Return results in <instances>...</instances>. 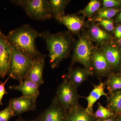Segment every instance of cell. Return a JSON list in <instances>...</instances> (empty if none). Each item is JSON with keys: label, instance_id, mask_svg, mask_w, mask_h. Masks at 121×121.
I'll return each mask as SVG.
<instances>
[{"label": "cell", "instance_id": "cell-14", "mask_svg": "<svg viewBox=\"0 0 121 121\" xmlns=\"http://www.w3.org/2000/svg\"><path fill=\"white\" fill-rule=\"evenodd\" d=\"M39 86L31 80L25 79L18 85L10 86L9 88L13 90L20 91L22 96L32 97L37 99L40 95Z\"/></svg>", "mask_w": 121, "mask_h": 121}, {"label": "cell", "instance_id": "cell-23", "mask_svg": "<svg viewBox=\"0 0 121 121\" xmlns=\"http://www.w3.org/2000/svg\"><path fill=\"white\" fill-rule=\"evenodd\" d=\"M106 86L110 93L121 90V76L116 74L110 76L106 82Z\"/></svg>", "mask_w": 121, "mask_h": 121}, {"label": "cell", "instance_id": "cell-34", "mask_svg": "<svg viewBox=\"0 0 121 121\" xmlns=\"http://www.w3.org/2000/svg\"><path fill=\"white\" fill-rule=\"evenodd\" d=\"M117 121H121V117H120L119 119H118V120H117Z\"/></svg>", "mask_w": 121, "mask_h": 121}, {"label": "cell", "instance_id": "cell-36", "mask_svg": "<svg viewBox=\"0 0 121 121\" xmlns=\"http://www.w3.org/2000/svg\"><path fill=\"white\" fill-rule=\"evenodd\" d=\"M2 34V33H1V32L0 30V35H1Z\"/></svg>", "mask_w": 121, "mask_h": 121}, {"label": "cell", "instance_id": "cell-25", "mask_svg": "<svg viewBox=\"0 0 121 121\" xmlns=\"http://www.w3.org/2000/svg\"><path fill=\"white\" fill-rule=\"evenodd\" d=\"M15 115L13 111L9 105L6 108L0 111V121H9Z\"/></svg>", "mask_w": 121, "mask_h": 121}, {"label": "cell", "instance_id": "cell-3", "mask_svg": "<svg viewBox=\"0 0 121 121\" xmlns=\"http://www.w3.org/2000/svg\"><path fill=\"white\" fill-rule=\"evenodd\" d=\"M12 47L9 77L22 82L25 79L33 59L13 46Z\"/></svg>", "mask_w": 121, "mask_h": 121}, {"label": "cell", "instance_id": "cell-10", "mask_svg": "<svg viewBox=\"0 0 121 121\" xmlns=\"http://www.w3.org/2000/svg\"><path fill=\"white\" fill-rule=\"evenodd\" d=\"M87 26V31L85 33L91 42L101 47L109 43L111 38L110 35L98 23L91 22Z\"/></svg>", "mask_w": 121, "mask_h": 121}, {"label": "cell", "instance_id": "cell-37", "mask_svg": "<svg viewBox=\"0 0 121 121\" xmlns=\"http://www.w3.org/2000/svg\"></svg>", "mask_w": 121, "mask_h": 121}, {"label": "cell", "instance_id": "cell-33", "mask_svg": "<svg viewBox=\"0 0 121 121\" xmlns=\"http://www.w3.org/2000/svg\"><path fill=\"white\" fill-rule=\"evenodd\" d=\"M118 43L119 44V45H121V38L118 39Z\"/></svg>", "mask_w": 121, "mask_h": 121}, {"label": "cell", "instance_id": "cell-19", "mask_svg": "<svg viewBox=\"0 0 121 121\" xmlns=\"http://www.w3.org/2000/svg\"><path fill=\"white\" fill-rule=\"evenodd\" d=\"M70 1L68 0H49V7L52 17L56 19L65 15V10Z\"/></svg>", "mask_w": 121, "mask_h": 121}, {"label": "cell", "instance_id": "cell-2", "mask_svg": "<svg viewBox=\"0 0 121 121\" xmlns=\"http://www.w3.org/2000/svg\"><path fill=\"white\" fill-rule=\"evenodd\" d=\"M38 37H40V33L27 25L12 30L7 36L12 46L16 48L33 59L42 55L37 50L35 44V40Z\"/></svg>", "mask_w": 121, "mask_h": 121}, {"label": "cell", "instance_id": "cell-11", "mask_svg": "<svg viewBox=\"0 0 121 121\" xmlns=\"http://www.w3.org/2000/svg\"><path fill=\"white\" fill-rule=\"evenodd\" d=\"M92 66L97 73L101 76L107 74L111 68L101 48L94 45L92 52Z\"/></svg>", "mask_w": 121, "mask_h": 121}, {"label": "cell", "instance_id": "cell-5", "mask_svg": "<svg viewBox=\"0 0 121 121\" xmlns=\"http://www.w3.org/2000/svg\"><path fill=\"white\" fill-rule=\"evenodd\" d=\"M13 2L22 7L33 19L43 20L52 17L48 0H20Z\"/></svg>", "mask_w": 121, "mask_h": 121}, {"label": "cell", "instance_id": "cell-35", "mask_svg": "<svg viewBox=\"0 0 121 121\" xmlns=\"http://www.w3.org/2000/svg\"><path fill=\"white\" fill-rule=\"evenodd\" d=\"M36 121V120H29V121Z\"/></svg>", "mask_w": 121, "mask_h": 121}, {"label": "cell", "instance_id": "cell-20", "mask_svg": "<svg viewBox=\"0 0 121 121\" xmlns=\"http://www.w3.org/2000/svg\"><path fill=\"white\" fill-rule=\"evenodd\" d=\"M118 8H100L90 19L91 21L95 22L99 20L110 19L119 12Z\"/></svg>", "mask_w": 121, "mask_h": 121}, {"label": "cell", "instance_id": "cell-30", "mask_svg": "<svg viewBox=\"0 0 121 121\" xmlns=\"http://www.w3.org/2000/svg\"><path fill=\"white\" fill-rule=\"evenodd\" d=\"M116 21L117 23L121 22V12L118 16Z\"/></svg>", "mask_w": 121, "mask_h": 121}, {"label": "cell", "instance_id": "cell-17", "mask_svg": "<svg viewBox=\"0 0 121 121\" xmlns=\"http://www.w3.org/2000/svg\"><path fill=\"white\" fill-rule=\"evenodd\" d=\"M105 84L101 82L97 85H94V88L88 97L86 98L87 102V105L86 110L87 112L93 114V107L94 104L102 96L108 99L107 95L104 91Z\"/></svg>", "mask_w": 121, "mask_h": 121}, {"label": "cell", "instance_id": "cell-27", "mask_svg": "<svg viewBox=\"0 0 121 121\" xmlns=\"http://www.w3.org/2000/svg\"><path fill=\"white\" fill-rule=\"evenodd\" d=\"M102 7L104 8H117L121 6V0H103Z\"/></svg>", "mask_w": 121, "mask_h": 121}, {"label": "cell", "instance_id": "cell-24", "mask_svg": "<svg viewBox=\"0 0 121 121\" xmlns=\"http://www.w3.org/2000/svg\"><path fill=\"white\" fill-rule=\"evenodd\" d=\"M98 104L97 110L95 113V116L96 117L106 119L113 115V113L109 109L104 107L99 103Z\"/></svg>", "mask_w": 121, "mask_h": 121}, {"label": "cell", "instance_id": "cell-26", "mask_svg": "<svg viewBox=\"0 0 121 121\" xmlns=\"http://www.w3.org/2000/svg\"><path fill=\"white\" fill-rule=\"evenodd\" d=\"M96 22H98V23L107 31L111 32L114 30V23L112 20L102 19L99 20Z\"/></svg>", "mask_w": 121, "mask_h": 121}, {"label": "cell", "instance_id": "cell-13", "mask_svg": "<svg viewBox=\"0 0 121 121\" xmlns=\"http://www.w3.org/2000/svg\"><path fill=\"white\" fill-rule=\"evenodd\" d=\"M56 20L66 26L70 32L75 34L79 33L84 26V17L78 15H65Z\"/></svg>", "mask_w": 121, "mask_h": 121}, {"label": "cell", "instance_id": "cell-31", "mask_svg": "<svg viewBox=\"0 0 121 121\" xmlns=\"http://www.w3.org/2000/svg\"><path fill=\"white\" fill-rule=\"evenodd\" d=\"M16 121H25L22 118L20 117L18 118Z\"/></svg>", "mask_w": 121, "mask_h": 121}, {"label": "cell", "instance_id": "cell-9", "mask_svg": "<svg viewBox=\"0 0 121 121\" xmlns=\"http://www.w3.org/2000/svg\"><path fill=\"white\" fill-rule=\"evenodd\" d=\"M37 99L22 96L10 99L9 105L12 108L15 116L20 115L23 113L34 111L36 107Z\"/></svg>", "mask_w": 121, "mask_h": 121}, {"label": "cell", "instance_id": "cell-8", "mask_svg": "<svg viewBox=\"0 0 121 121\" xmlns=\"http://www.w3.org/2000/svg\"><path fill=\"white\" fill-rule=\"evenodd\" d=\"M12 47L9 42L7 36L0 35V78H4L8 73Z\"/></svg>", "mask_w": 121, "mask_h": 121}, {"label": "cell", "instance_id": "cell-6", "mask_svg": "<svg viewBox=\"0 0 121 121\" xmlns=\"http://www.w3.org/2000/svg\"><path fill=\"white\" fill-rule=\"evenodd\" d=\"M56 97L66 110H69L78 105L76 87L69 82L66 76L58 87Z\"/></svg>", "mask_w": 121, "mask_h": 121}, {"label": "cell", "instance_id": "cell-29", "mask_svg": "<svg viewBox=\"0 0 121 121\" xmlns=\"http://www.w3.org/2000/svg\"><path fill=\"white\" fill-rule=\"evenodd\" d=\"M115 36L119 39L121 38V25L118 26L115 28L114 31Z\"/></svg>", "mask_w": 121, "mask_h": 121}, {"label": "cell", "instance_id": "cell-12", "mask_svg": "<svg viewBox=\"0 0 121 121\" xmlns=\"http://www.w3.org/2000/svg\"><path fill=\"white\" fill-rule=\"evenodd\" d=\"M45 56L43 55L33 59L32 64L25 79L31 80L39 86L43 84V72Z\"/></svg>", "mask_w": 121, "mask_h": 121}, {"label": "cell", "instance_id": "cell-15", "mask_svg": "<svg viewBox=\"0 0 121 121\" xmlns=\"http://www.w3.org/2000/svg\"><path fill=\"white\" fill-rule=\"evenodd\" d=\"M105 57L111 68H116L121 62V55L118 48L108 43L101 47Z\"/></svg>", "mask_w": 121, "mask_h": 121}, {"label": "cell", "instance_id": "cell-28", "mask_svg": "<svg viewBox=\"0 0 121 121\" xmlns=\"http://www.w3.org/2000/svg\"><path fill=\"white\" fill-rule=\"evenodd\" d=\"M10 78L9 76V78L4 82H0V105H2V99L4 95L8 94V91L5 89V86Z\"/></svg>", "mask_w": 121, "mask_h": 121}, {"label": "cell", "instance_id": "cell-21", "mask_svg": "<svg viewBox=\"0 0 121 121\" xmlns=\"http://www.w3.org/2000/svg\"><path fill=\"white\" fill-rule=\"evenodd\" d=\"M102 4L100 1L91 0L85 8L80 10L77 14H82L84 17H87L90 19L100 8Z\"/></svg>", "mask_w": 121, "mask_h": 121}, {"label": "cell", "instance_id": "cell-32", "mask_svg": "<svg viewBox=\"0 0 121 121\" xmlns=\"http://www.w3.org/2000/svg\"><path fill=\"white\" fill-rule=\"evenodd\" d=\"M101 121H114L111 118H109V119H105V120Z\"/></svg>", "mask_w": 121, "mask_h": 121}, {"label": "cell", "instance_id": "cell-16", "mask_svg": "<svg viewBox=\"0 0 121 121\" xmlns=\"http://www.w3.org/2000/svg\"><path fill=\"white\" fill-rule=\"evenodd\" d=\"M93 74V72L91 69L77 68L70 70L66 76L69 82L76 87L80 86Z\"/></svg>", "mask_w": 121, "mask_h": 121}, {"label": "cell", "instance_id": "cell-18", "mask_svg": "<svg viewBox=\"0 0 121 121\" xmlns=\"http://www.w3.org/2000/svg\"><path fill=\"white\" fill-rule=\"evenodd\" d=\"M93 114L87 112L86 109L77 105L69 110L66 121H93Z\"/></svg>", "mask_w": 121, "mask_h": 121}, {"label": "cell", "instance_id": "cell-1", "mask_svg": "<svg viewBox=\"0 0 121 121\" xmlns=\"http://www.w3.org/2000/svg\"><path fill=\"white\" fill-rule=\"evenodd\" d=\"M40 37L45 40L47 44L52 68H56L60 62L70 55L74 41L70 32H62L52 34L48 32L40 33Z\"/></svg>", "mask_w": 121, "mask_h": 121}, {"label": "cell", "instance_id": "cell-22", "mask_svg": "<svg viewBox=\"0 0 121 121\" xmlns=\"http://www.w3.org/2000/svg\"><path fill=\"white\" fill-rule=\"evenodd\" d=\"M108 99L109 109L115 112H120L121 110V90L114 92Z\"/></svg>", "mask_w": 121, "mask_h": 121}, {"label": "cell", "instance_id": "cell-7", "mask_svg": "<svg viewBox=\"0 0 121 121\" xmlns=\"http://www.w3.org/2000/svg\"><path fill=\"white\" fill-rule=\"evenodd\" d=\"M56 97L48 107L36 118L37 121H66L67 114Z\"/></svg>", "mask_w": 121, "mask_h": 121}, {"label": "cell", "instance_id": "cell-4", "mask_svg": "<svg viewBox=\"0 0 121 121\" xmlns=\"http://www.w3.org/2000/svg\"><path fill=\"white\" fill-rule=\"evenodd\" d=\"M94 45L86 33H83L74 44L72 63H80L85 68L90 69Z\"/></svg>", "mask_w": 121, "mask_h": 121}]
</instances>
